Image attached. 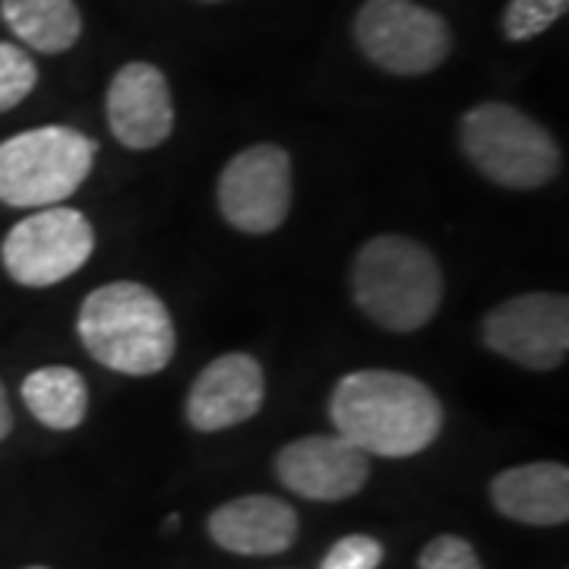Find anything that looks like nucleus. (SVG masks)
Instances as JSON below:
<instances>
[{
  "label": "nucleus",
  "mask_w": 569,
  "mask_h": 569,
  "mask_svg": "<svg viewBox=\"0 0 569 569\" xmlns=\"http://www.w3.org/2000/svg\"><path fill=\"white\" fill-rule=\"evenodd\" d=\"M329 421L339 437L383 459L425 452L443 430V406L433 389L399 370H355L329 399Z\"/></svg>",
  "instance_id": "obj_1"
},
{
  "label": "nucleus",
  "mask_w": 569,
  "mask_h": 569,
  "mask_svg": "<svg viewBox=\"0 0 569 569\" xmlns=\"http://www.w3.org/2000/svg\"><path fill=\"white\" fill-rule=\"evenodd\" d=\"M77 332L99 365L127 377L159 373L171 365L178 348L168 307L140 282H111L89 291Z\"/></svg>",
  "instance_id": "obj_2"
},
{
  "label": "nucleus",
  "mask_w": 569,
  "mask_h": 569,
  "mask_svg": "<svg viewBox=\"0 0 569 569\" xmlns=\"http://www.w3.org/2000/svg\"><path fill=\"white\" fill-rule=\"evenodd\" d=\"M351 298L389 332H415L443 301V272L421 241L406 234L370 238L351 266Z\"/></svg>",
  "instance_id": "obj_3"
},
{
  "label": "nucleus",
  "mask_w": 569,
  "mask_h": 569,
  "mask_svg": "<svg viewBox=\"0 0 569 569\" xmlns=\"http://www.w3.org/2000/svg\"><path fill=\"white\" fill-rule=\"evenodd\" d=\"M459 146L488 181L507 190H538L560 171L557 140L512 104H475L459 123Z\"/></svg>",
  "instance_id": "obj_4"
},
{
  "label": "nucleus",
  "mask_w": 569,
  "mask_h": 569,
  "mask_svg": "<svg viewBox=\"0 0 569 569\" xmlns=\"http://www.w3.org/2000/svg\"><path fill=\"white\" fill-rule=\"evenodd\" d=\"M99 146L73 127H36L0 142V203L48 209L80 187Z\"/></svg>",
  "instance_id": "obj_5"
},
{
  "label": "nucleus",
  "mask_w": 569,
  "mask_h": 569,
  "mask_svg": "<svg viewBox=\"0 0 569 569\" xmlns=\"http://www.w3.org/2000/svg\"><path fill=\"white\" fill-rule=\"evenodd\" d=\"M355 41L367 61L399 77L430 73L452 51L447 20L411 0H367L355 20Z\"/></svg>",
  "instance_id": "obj_6"
},
{
  "label": "nucleus",
  "mask_w": 569,
  "mask_h": 569,
  "mask_svg": "<svg viewBox=\"0 0 569 569\" xmlns=\"http://www.w3.org/2000/svg\"><path fill=\"white\" fill-rule=\"evenodd\" d=\"M96 228L77 209L48 206L10 228L0 247L3 269L26 288H51L89 263Z\"/></svg>",
  "instance_id": "obj_7"
},
{
  "label": "nucleus",
  "mask_w": 569,
  "mask_h": 569,
  "mask_svg": "<svg viewBox=\"0 0 569 569\" xmlns=\"http://www.w3.org/2000/svg\"><path fill=\"white\" fill-rule=\"evenodd\" d=\"M291 197V159L272 142H257L238 152L219 178V209L224 222L244 234H269L282 228Z\"/></svg>",
  "instance_id": "obj_8"
},
{
  "label": "nucleus",
  "mask_w": 569,
  "mask_h": 569,
  "mask_svg": "<svg viewBox=\"0 0 569 569\" xmlns=\"http://www.w3.org/2000/svg\"><path fill=\"white\" fill-rule=\"evenodd\" d=\"M481 339L500 358L529 370H557L569 355V301L548 291L509 298L485 317Z\"/></svg>",
  "instance_id": "obj_9"
},
{
  "label": "nucleus",
  "mask_w": 569,
  "mask_h": 569,
  "mask_svg": "<svg viewBox=\"0 0 569 569\" xmlns=\"http://www.w3.org/2000/svg\"><path fill=\"white\" fill-rule=\"evenodd\" d=\"M276 478L305 500L336 503L365 488L370 456L339 433H313L291 440L276 456Z\"/></svg>",
  "instance_id": "obj_10"
},
{
  "label": "nucleus",
  "mask_w": 569,
  "mask_h": 569,
  "mask_svg": "<svg viewBox=\"0 0 569 569\" xmlns=\"http://www.w3.org/2000/svg\"><path fill=\"white\" fill-rule=\"evenodd\" d=\"M108 127L127 149H156L174 130L171 89L159 67L146 61L123 63L108 86Z\"/></svg>",
  "instance_id": "obj_11"
},
{
  "label": "nucleus",
  "mask_w": 569,
  "mask_h": 569,
  "mask_svg": "<svg viewBox=\"0 0 569 569\" xmlns=\"http://www.w3.org/2000/svg\"><path fill=\"white\" fill-rule=\"evenodd\" d=\"M263 367L244 351H228L203 367L187 392V421L190 427L216 433L250 421L263 408Z\"/></svg>",
  "instance_id": "obj_12"
},
{
  "label": "nucleus",
  "mask_w": 569,
  "mask_h": 569,
  "mask_svg": "<svg viewBox=\"0 0 569 569\" xmlns=\"http://www.w3.org/2000/svg\"><path fill=\"white\" fill-rule=\"evenodd\" d=\"M209 538L241 557H272L295 545L298 512L269 493L228 500L209 516Z\"/></svg>",
  "instance_id": "obj_13"
},
{
  "label": "nucleus",
  "mask_w": 569,
  "mask_h": 569,
  "mask_svg": "<svg viewBox=\"0 0 569 569\" xmlns=\"http://www.w3.org/2000/svg\"><path fill=\"white\" fill-rule=\"evenodd\" d=\"M490 500L500 516L522 526H563L569 519V468L531 462L500 471L490 481Z\"/></svg>",
  "instance_id": "obj_14"
},
{
  "label": "nucleus",
  "mask_w": 569,
  "mask_h": 569,
  "mask_svg": "<svg viewBox=\"0 0 569 569\" xmlns=\"http://www.w3.org/2000/svg\"><path fill=\"white\" fill-rule=\"evenodd\" d=\"M0 13L13 36L41 54H61L82 32L73 0H0Z\"/></svg>",
  "instance_id": "obj_15"
},
{
  "label": "nucleus",
  "mask_w": 569,
  "mask_h": 569,
  "mask_svg": "<svg viewBox=\"0 0 569 569\" xmlns=\"http://www.w3.org/2000/svg\"><path fill=\"white\" fill-rule=\"evenodd\" d=\"M22 402L39 425L51 430H73L89 411V389L73 367H39L22 380Z\"/></svg>",
  "instance_id": "obj_16"
},
{
  "label": "nucleus",
  "mask_w": 569,
  "mask_h": 569,
  "mask_svg": "<svg viewBox=\"0 0 569 569\" xmlns=\"http://www.w3.org/2000/svg\"><path fill=\"white\" fill-rule=\"evenodd\" d=\"M569 0H509L503 32L512 41H529L567 13Z\"/></svg>",
  "instance_id": "obj_17"
},
{
  "label": "nucleus",
  "mask_w": 569,
  "mask_h": 569,
  "mask_svg": "<svg viewBox=\"0 0 569 569\" xmlns=\"http://www.w3.org/2000/svg\"><path fill=\"white\" fill-rule=\"evenodd\" d=\"M39 70L20 44L0 41V111H10L36 89Z\"/></svg>",
  "instance_id": "obj_18"
},
{
  "label": "nucleus",
  "mask_w": 569,
  "mask_h": 569,
  "mask_svg": "<svg viewBox=\"0 0 569 569\" xmlns=\"http://www.w3.org/2000/svg\"><path fill=\"white\" fill-rule=\"evenodd\" d=\"M383 545L370 535H346L326 550L320 569H380Z\"/></svg>",
  "instance_id": "obj_19"
},
{
  "label": "nucleus",
  "mask_w": 569,
  "mask_h": 569,
  "mask_svg": "<svg viewBox=\"0 0 569 569\" xmlns=\"http://www.w3.org/2000/svg\"><path fill=\"white\" fill-rule=\"evenodd\" d=\"M418 569H485L475 548L468 545L466 538L459 535H440L433 538L425 550H421V560Z\"/></svg>",
  "instance_id": "obj_20"
},
{
  "label": "nucleus",
  "mask_w": 569,
  "mask_h": 569,
  "mask_svg": "<svg viewBox=\"0 0 569 569\" xmlns=\"http://www.w3.org/2000/svg\"><path fill=\"white\" fill-rule=\"evenodd\" d=\"M13 430V408L7 402V389L0 383V440Z\"/></svg>",
  "instance_id": "obj_21"
},
{
  "label": "nucleus",
  "mask_w": 569,
  "mask_h": 569,
  "mask_svg": "<svg viewBox=\"0 0 569 569\" xmlns=\"http://www.w3.org/2000/svg\"><path fill=\"white\" fill-rule=\"evenodd\" d=\"M178 526H181V516H174V512H171V516L164 519V529L171 531V529H178Z\"/></svg>",
  "instance_id": "obj_22"
},
{
  "label": "nucleus",
  "mask_w": 569,
  "mask_h": 569,
  "mask_svg": "<svg viewBox=\"0 0 569 569\" xmlns=\"http://www.w3.org/2000/svg\"><path fill=\"white\" fill-rule=\"evenodd\" d=\"M29 569H44V567H29Z\"/></svg>",
  "instance_id": "obj_23"
},
{
  "label": "nucleus",
  "mask_w": 569,
  "mask_h": 569,
  "mask_svg": "<svg viewBox=\"0 0 569 569\" xmlns=\"http://www.w3.org/2000/svg\"><path fill=\"white\" fill-rule=\"evenodd\" d=\"M206 3H216V0H206Z\"/></svg>",
  "instance_id": "obj_24"
}]
</instances>
